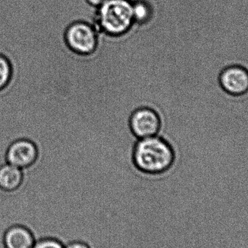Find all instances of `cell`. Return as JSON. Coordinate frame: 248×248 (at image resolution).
<instances>
[{
	"instance_id": "cell-1",
	"label": "cell",
	"mask_w": 248,
	"mask_h": 248,
	"mask_svg": "<svg viewBox=\"0 0 248 248\" xmlns=\"http://www.w3.org/2000/svg\"><path fill=\"white\" fill-rule=\"evenodd\" d=\"M175 157L170 144L158 136L138 140L133 153L136 167L147 174L167 171L173 166Z\"/></svg>"
},
{
	"instance_id": "cell-2",
	"label": "cell",
	"mask_w": 248,
	"mask_h": 248,
	"mask_svg": "<svg viewBox=\"0 0 248 248\" xmlns=\"http://www.w3.org/2000/svg\"><path fill=\"white\" fill-rule=\"evenodd\" d=\"M134 23L131 0H108L97 8L93 22L97 31L113 36L126 33Z\"/></svg>"
},
{
	"instance_id": "cell-3",
	"label": "cell",
	"mask_w": 248,
	"mask_h": 248,
	"mask_svg": "<svg viewBox=\"0 0 248 248\" xmlns=\"http://www.w3.org/2000/svg\"><path fill=\"white\" fill-rule=\"evenodd\" d=\"M65 41L67 46L75 53L92 55L98 45V31L91 22L77 20L70 23L65 29Z\"/></svg>"
},
{
	"instance_id": "cell-4",
	"label": "cell",
	"mask_w": 248,
	"mask_h": 248,
	"mask_svg": "<svg viewBox=\"0 0 248 248\" xmlns=\"http://www.w3.org/2000/svg\"><path fill=\"white\" fill-rule=\"evenodd\" d=\"M130 127L133 134L138 140H141L157 136L161 127V122L155 110L150 108H140L131 115Z\"/></svg>"
},
{
	"instance_id": "cell-5",
	"label": "cell",
	"mask_w": 248,
	"mask_h": 248,
	"mask_svg": "<svg viewBox=\"0 0 248 248\" xmlns=\"http://www.w3.org/2000/svg\"><path fill=\"white\" fill-rule=\"evenodd\" d=\"M218 83L223 91L229 95H245L248 93V69L243 65H229L220 73Z\"/></svg>"
},
{
	"instance_id": "cell-6",
	"label": "cell",
	"mask_w": 248,
	"mask_h": 248,
	"mask_svg": "<svg viewBox=\"0 0 248 248\" xmlns=\"http://www.w3.org/2000/svg\"><path fill=\"white\" fill-rule=\"evenodd\" d=\"M38 150L33 141L19 139L13 141L6 153L7 163L21 169L33 165L37 159Z\"/></svg>"
},
{
	"instance_id": "cell-7",
	"label": "cell",
	"mask_w": 248,
	"mask_h": 248,
	"mask_svg": "<svg viewBox=\"0 0 248 248\" xmlns=\"http://www.w3.org/2000/svg\"><path fill=\"white\" fill-rule=\"evenodd\" d=\"M35 242L30 230L23 226H13L4 234L6 248H32Z\"/></svg>"
},
{
	"instance_id": "cell-8",
	"label": "cell",
	"mask_w": 248,
	"mask_h": 248,
	"mask_svg": "<svg viewBox=\"0 0 248 248\" xmlns=\"http://www.w3.org/2000/svg\"><path fill=\"white\" fill-rule=\"evenodd\" d=\"M23 170L7 163L0 167V188L3 190L14 191L23 181Z\"/></svg>"
},
{
	"instance_id": "cell-9",
	"label": "cell",
	"mask_w": 248,
	"mask_h": 248,
	"mask_svg": "<svg viewBox=\"0 0 248 248\" xmlns=\"http://www.w3.org/2000/svg\"><path fill=\"white\" fill-rule=\"evenodd\" d=\"M134 23L142 25L151 20L153 6L150 0H131Z\"/></svg>"
},
{
	"instance_id": "cell-10",
	"label": "cell",
	"mask_w": 248,
	"mask_h": 248,
	"mask_svg": "<svg viewBox=\"0 0 248 248\" xmlns=\"http://www.w3.org/2000/svg\"><path fill=\"white\" fill-rule=\"evenodd\" d=\"M12 68L7 58L0 55V90L4 89L10 81Z\"/></svg>"
},
{
	"instance_id": "cell-11",
	"label": "cell",
	"mask_w": 248,
	"mask_h": 248,
	"mask_svg": "<svg viewBox=\"0 0 248 248\" xmlns=\"http://www.w3.org/2000/svg\"><path fill=\"white\" fill-rule=\"evenodd\" d=\"M32 248H65V246L55 239L45 238L36 240Z\"/></svg>"
},
{
	"instance_id": "cell-12",
	"label": "cell",
	"mask_w": 248,
	"mask_h": 248,
	"mask_svg": "<svg viewBox=\"0 0 248 248\" xmlns=\"http://www.w3.org/2000/svg\"><path fill=\"white\" fill-rule=\"evenodd\" d=\"M65 248H90L88 245L83 242L73 241L65 245Z\"/></svg>"
},
{
	"instance_id": "cell-13",
	"label": "cell",
	"mask_w": 248,
	"mask_h": 248,
	"mask_svg": "<svg viewBox=\"0 0 248 248\" xmlns=\"http://www.w3.org/2000/svg\"><path fill=\"white\" fill-rule=\"evenodd\" d=\"M108 0H86L87 3L92 7L98 8L99 7L104 4Z\"/></svg>"
}]
</instances>
